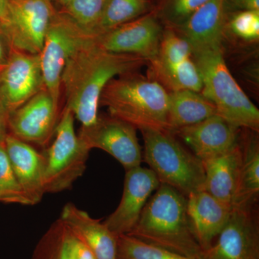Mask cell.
Here are the masks:
<instances>
[{
	"mask_svg": "<svg viewBox=\"0 0 259 259\" xmlns=\"http://www.w3.org/2000/svg\"><path fill=\"white\" fill-rule=\"evenodd\" d=\"M199 259H259V226L255 207L232 208L226 226Z\"/></svg>",
	"mask_w": 259,
	"mask_h": 259,
	"instance_id": "30bf717a",
	"label": "cell"
},
{
	"mask_svg": "<svg viewBox=\"0 0 259 259\" xmlns=\"http://www.w3.org/2000/svg\"><path fill=\"white\" fill-rule=\"evenodd\" d=\"M72 112L64 107L55 131V139L45 156L46 193L69 190L86 169L90 150L74 128Z\"/></svg>",
	"mask_w": 259,
	"mask_h": 259,
	"instance_id": "8992f818",
	"label": "cell"
},
{
	"mask_svg": "<svg viewBox=\"0 0 259 259\" xmlns=\"http://www.w3.org/2000/svg\"><path fill=\"white\" fill-rule=\"evenodd\" d=\"M61 112L60 106L42 89L9 114V134L28 144L46 146L55 134Z\"/></svg>",
	"mask_w": 259,
	"mask_h": 259,
	"instance_id": "7c38bea8",
	"label": "cell"
},
{
	"mask_svg": "<svg viewBox=\"0 0 259 259\" xmlns=\"http://www.w3.org/2000/svg\"><path fill=\"white\" fill-rule=\"evenodd\" d=\"M202 80L200 93L215 107L217 115L238 128L258 133L259 110L230 72L223 50L192 55Z\"/></svg>",
	"mask_w": 259,
	"mask_h": 259,
	"instance_id": "277c9868",
	"label": "cell"
},
{
	"mask_svg": "<svg viewBox=\"0 0 259 259\" xmlns=\"http://www.w3.org/2000/svg\"><path fill=\"white\" fill-rule=\"evenodd\" d=\"M59 218L79 237L95 259H117L118 237L105 223L71 202L63 207Z\"/></svg>",
	"mask_w": 259,
	"mask_h": 259,
	"instance_id": "d6986e66",
	"label": "cell"
},
{
	"mask_svg": "<svg viewBox=\"0 0 259 259\" xmlns=\"http://www.w3.org/2000/svg\"><path fill=\"white\" fill-rule=\"evenodd\" d=\"M11 50L9 40L0 27V70L6 64Z\"/></svg>",
	"mask_w": 259,
	"mask_h": 259,
	"instance_id": "d6a6232c",
	"label": "cell"
},
{
	"mask_svg": "<svg viewBox=\"0 0 259 259\" xmlns=\"http://www.w3.org/2000/svg\"><path fill=\"white\" fill-rule=\"evenodd\" d=\"M242 156L241 144L228 152L202 161L204 171V190L227 205H233Z\"/></svg>",
	"mask_w": 259,
	"mask_h": 259,
	"instance_id": "ffe728a7",
	"label": "cell"
},
{
	"mask_svg": "<svg viewBox=\"0 0 259 259\" xmlns=\"http://www.w3.org/2000/svg\"><path fill=\"white\" fill-rule=\"evenodd\" d=\"M168 104L169 93L166 89L155 80L135 72L112 79L100 99V105L107 107L109 115L140 131H168Z\"/></svg>",
	"mask_w": 259,
	"mask_h": 259,
	"instance_id": "3957f363",
	"label": "cell"
},
{
	"mask_svg": "<svg viewBox=\"0 0 259 259\" xmlns=\"http://www.w3.org/2000/svg\"><path fill=\"white\" fill-rule=\"evenodd\" d=\"M52 2L56 9L57 10V11H59V10L64 9L65 7L71 2V0H52Z\"/></svg>",
	"mask_w": 259,
	"mask_h": 259,
	"instance_id": "e575fe53",
	"label": "cell"
},
{
	"mask_svg": "<svg viewBox=\"0 0 259 259\" xmlns=\"http://www.w3.org/2000/svg\"><path fill=\"white\" fill-rule=\"evenodd\" d=\"M3 146L15 178L30 205L40 202L46 193L44 154L28 143L8 134Z\"/></svg>",
	"mask_w": 259,
	"mask_h": 259,
	"instance_id": "2e32d148",
	"label": "cell"
},
{
	"mask_svg": "<svg viewBox=\"0 0 259 259\" xmlns=\"http://www.w3.org/2000/svg\"><path fill=\"white\" fill-rule=\"evenodd\" d=\"M230 28L236 36L246 41H258L259 38V11L245 10L233 15Z\"/></svg>",
	"mask_w": 259,
	"mask_h": 259,
	"instance_id": "f546056e",
	"label": "cell"
},
{
	"mask_svg": "<svg viewBox=\"0 0 259 259\" xmlns=\"http://www.w3.org/2000/svg\"><path fill=\"white\" fill-rule=\"evenodd\" d=\"M66 15L56 12L48 29L40 56L44 88L60 106L61 76L70 57L88 37Z\"/></svg>",
	"mask_w": 259,
	"mask_h": 259,
	"instance_id": "ba28073f",
	"label": "cell"
},
{
	"mask_svg": "<svg viewBox=\"0 0 259 259\" xmlns=\"http://www.w3.org/2000/svg\"><path fill=\"white\" fill-rule=\"evenodd\" d=\"M44 89L39 54L12 49L0 70V99L8 115Z\"/></svg>",
	"mask_w": 259,
	"mask_h": 259,
	"instance_id": "8fae6325",
	"label": "cell"
},
{
	"mask_svg": "<svg viewBox=\"0 0 259 259\" xmlns=\"http://www.w3.org/2000/svg\"><path fill=\"white\" fill-rule=\"evenodd\" d=\"M160 184L150 168L140 166L126 171L120 204L103 223L117 237L128 234Z\"/></svg>",
	"mask_w": 259,
	"mask_h": 259,
	"instance_id": "5bb4252c",
	"label": "cell"
},
{
	"mask_svg": "<svg viewBox=\"0 0 259 259\" xmlns=\"http://www.w3.org/2000/svg\"><path fill=\"white\" fill-rule=\"evenodd\" d=\"M117 259H193L150 244L129 235L117 238Z\"/></svg>",
	"mask_w": 259,
	"mask_h": 259,
	"instance_id": "484cf974",
	"label": "cell"
},
{
	"mask_svg": "<svg viewBox=\"0 0 259 259\" xmlns=\"http://www.w3.org/2000/svg\"><path fill=\"white\" fill-rule=\"evenodd\" d=\"M136 130L111 115H99L92 125L81 126L78 136L90 151L99 148L105 151L127 171L141 166L143 160Z\"/></svg>",
	"mask_w": 259,
	"mask_h": 259,
	"instance_id": "9c48e42d",
	"label": "cell"
},
{
	"mask_svg": "<svg viewBox=\"0 0 259 259\" xmlns=\"http://www.w3.org/2000/svg\"><path fill=\"white\" fill-rule=\"evenodd\" d=\"M6 12V0H0V21L4 18Z\"/></svg>",
	"mask_w": 259,
	"mask_h": 259,
	"instance_id": "d590c367",
	"label": "cell"
},
{
	"mask_svg": "<svg viewBox=\"0 0 259 259\" xmlns=\"http://www.w3.org/2000/svg\"><path fill=\"white\" fill-rule=\"evenodd\" d=\"M258 133L248 135L241 144L239 175L232 208L255 207L259 195Z\"/></svg>",
	"mask_w": 259,
	"mask_h": 259,
	"instance_id": "7402d4cb",
	"label": "cell"
},
{
	"mask_svg": "<svg viewBox=\"0 0 259 259\" xmlns=\"http://www.w3.org/2000/svg\"><path fill=\"white\" fill-rule=\"evenodd\" d=\"M107 0H71L64 9L59 10L92 37L94 29L101 17Z\"/></svg>",
	"mask_w": 259,
	"mask_h": 259,
	"instance_id": "4316f807",
	"label": "cell"
},
{
	"mask_svg": "<svg viewBox=\"0 0 259 259\" xmlns=\"http://www.w3.org/2000/svg\"><path fill=\"white\" fill-rule=\"evenodd\" d=\"M230 5L232 8L245 10L259 11V0H225V6Z\"/></svg>",
	"mask_w": 259,
	"mask_h": 259,
	"instance_id": "1f68e13d",
	"label": "cell"
},
{
	"mask_svg": "<svg viewBox=\"0 0 259 259\" xmlns=\"http://www.w3.org/2000/svg\"><path fill=\"white\" fill-rule=\"evenodd\" d=\"M56 12L52 0H6L0 27L12 49L39 54Z\"/></svg>",
	"mask_w": 259,
	"mask_h": 259,
	"instance_id": "52a82bcc",
	"label": "cell"
},
{
	"mask_svg": "<svg viewBox=\"0 0 259 259\" xmlns=\"http://www.w3.org/2000/svg\"><path fill=\"white\" fill-rule=\"evenodd\" d=\"M31 259H95L88 247L59 218L35 247Z\"/></svg>",
	"mask_w": 259,
	"mask_h": 259,
	"instance_id": "44dd1931",
	"label": "cell"
},
{
	"mask_svg": "<svg viewBox=\"0 0 259 259\" xmlns=\"http://www.w3.org/2000/svg\"><path fill=\"white\" fill-rule=\"evenodd\" d=\"M209 0H167L163 8V15L169 23L170 28L181 26L196 10Z\"/></svg>",
	"mask_w": 259,
	"mask_h": 259,
	"instance_id": "4dcf8cb0",
	"label": "cell"
},
{
	"mask_svg": "<svg viewBox=\"0 0 259 259\" xmlns=\"http://www.w3.org/2000/svg\"><path fill=\"white\" fill-rule=\"evenodd\" d=\"M149 78L159 83L168 93L191 90L200 93L202 80L193 59H186L173 64L150 61Z\"/></svg>",
	"mask_w": 259,
	"mask_h": 259,
	"instance_id": "cb8c5ba5",
	"label": "cell"
},
{
	"mask_svg": "<svg viewBox=\"0 0 259 259\" xmlns=\"http://www.w3.org/2000/svg\"><path fill=\"white\" fill-rule=\"evenodd\" d=\"M187 210L196 239L204 250L211 246L226 226L232 207L203 190L187 196Z\"/></svg>",
	"mask_w": 259,
	"mask_h": 259,
	"instance_id": "ac0fdd59",
	"label": "cell"
},
{
	"mask_svg": "<svg viewBox=\"0 0 259 259\" xmlns=\"http://www.w3.org/2000/svg\"><path fill=\"white\" fill-rule=\"evenodd\" d=\"M163 32L156 17L144 15L93 39L103 50L138 56L149 62L157 56Z\"/></svg>",
	"mask_w": 259,
	"mask_h": 259,
	"instance_id": "4fadbf2b",
	"label": "cell"
},
{
	"mask_svg": "<svg viewBox=\"0 0 259 259\" xmlns=\"http://www.w3.org/2000/svg\"><path fill=\"white\" fill-rule=\"evenodd\" d=\"M148 0H107L92 37L100 36L147 13Z\"/></svg>",
	"mask_w": 259,
	"mask_h": 259,
	"instance_id": "d4e9b609",
	"label": "cell"
},
{
	"mask_svg": "<svg viewBox=\"0 0 259 259\" xmlns=\"http://www.w3.org/2000/svg\"><path fill=\"white\" fill-rule=\"evenodd\" d=\"M190 58H192V50L190 44L176 30L168 28L163 30L157 56L150 61L173 64Z\"/></svg>",
	"mask_w": 259,
	"mask_h": 259,
	"instance_id": "83f0119b",
	"label": "cell"
},
{
	"mask_svg": "<svg viewBox=\"0 0 259 259\" xmlns=\"http://www.w3.org/2000/svg\"><path fill=\"white\" fill-rule=\"evenodd\" d=\"M8 115L3 102L0 99V144L4 143L5 138L9 134L8 129Z\"/></svg>",
	"mask_w": 259,
	"mask_h": 259,
	"instance_id": "836d02e7",
	"label": "cell"
},
{
	"mask_svg": "<svg viewBox=\"0 0 259 259\" xmlns=\"http://www.w3.org/2000/svg\"><path fill=\"white\" fill-rule=\"evenodd\" d=\"M144 141V160L160 183L170 186L187 197L204 190L203 164L168 131L141 130Z\"/></svg>",
	"mask_w": 259,
	"mask_h": 259,
	"instance_id": "5b68a950",
	"label": "cell"
},
{
	"mask_svg": "<svg viewBox=\"0 0 259 259\" xmlns=\"http://www.w3.org/2000/svg\"><path fill=\"white\" fill-rule=\"evenodd\" d=\"M127 235L188 258L199 259L202 252L189 220L187 197L164 184L148 199Z\"/></svg>",
	"mask_w": 259,
	"mask_h": 259,
	"instance_id": "7a4b0ae2",
	"label": "cell"
},
{
	"mask_svg": "<svg viewBox=\"0 0 259 259\" xmlns=\"http://www.w3.org/2000/svg\"><path fill=\"white\" fill-rule=\"evenodd\" d=\"M148 61L138 56L108 52L90 37L66 63L61 76L64 107L81 126L92 125L98 117L102 91L107 83L121 75L135 72Z\"/></svg>",
	"mask_w": 259,
	"mask_h": 259,
	"instance_id": "6da1fadb",
	"label": "cell"
},
{
	"mask_svg": "<svg viewBox=\"0 0 259 259\" xmlns=\"http://www.w3.org/2000/svg\"><path fill=\"white\" fill-rule=\"evenodd\" d=\"M0 202L30 205L19 185L3 144H0Z\"/></svg>",
	"mask_w": 259,
	"mask_h": 259,
	"instance_id": "f1b7e54d",
	"label": "cell"
},
{
	"mask_svg": "<svg viewBox=\"0 0 259 259\" xmlns=\"http://www.w3.org/2000/svg\"><path fill=\"white\" fill-rule=\"evenodd\" d=\"M225 15V0H209L177 28L176 31L190 44L192 55L223 50Z\"/></svg>",
	"mask_w": 259,
	"mask_h": 259,
	"instance_id": "e0dca14e",
	"label": "cell"
},
{
	"mask_svg": "<svg viewBox=\"0 0 259 259\" xmlns=\"http://www.w3.org/2000/svg\"><path fill=\"white\" fill-rule=\"evenodd\" d=\"M214 115H217L215 107L200 93L191 90L169 93L168 112L169 132L194 125Z\"/></svg>",
	"mask_w": 259,
	"mask_h": 259,
	"instance_id": "603a6c76",
	"label": "cell"
},
{
	"mask_svg": "<svg viewBox=\"0 0 259 259\" xmlns=\"http://www.w3.org/2000/svg\"><path fill=\"white\" fill-rule=\"evenodd\" d=\"M239 130L221 116L214 115L205 120L172 132L188 146L202 161L228 152L238 141Z\"/></svg>",
	"mask_w": 259,
	"mask_h": 259,
	"instance_id": "9a60e30c",
	"label": "cell"
}]
</instances>
